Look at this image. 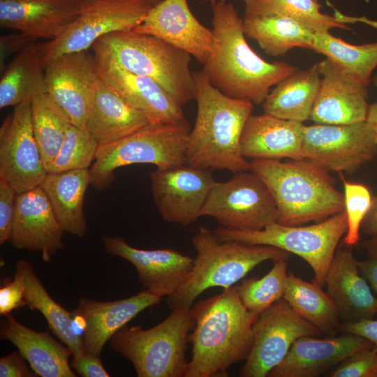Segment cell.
<instances>
[{"label": "cell", "mask_w": 377, "mask_h": 377, "mask_svg": "<svg viewBox=\"0 0 377 377\" xmlns=\"http://www.w3.org/2000/svg\"><path fill=\"white\" fill-rule=\"evenodd\" d=\"M99 145L87 128L71 125L47 172L89 168L96 159Z\"/></svg>", "instance_id": "obj_39"}, {"label": "cell", "mask_w": 377, "mask_h": 377, "mask_svg": "<svg viewBox=\"0 0 377 377\" xmlns=\"http://www.w3.org/2000/svg\"><path fill=\"white\" fill-rule=\"evenodd\" d=\"M304 126L265 112L251 114L241 137L242 156L252 159L303 158Z\"/></svg>", "instance_id": "obj_26"}, {"label": "cell", "mask_w": 377, "mask_h": 377, "mask_svg": "<svg viewBox=\"0 0 377 377\" xmlns=\"http://www.w3.org/2000/svg\"><path fill=\"white\" fill-rule=\"evenodd\" d=\"M91 48L122 68L152 79L182 106L195 99L191 55L159 38L132 30L117 31L103 36Z\"/></svg>", "instance_id": "obj_6"}, {"label": "cell", "mask_w": 377, "mask_h": 377, "mask_svg": "<svg viewBox=\"0 0 377 377\" xmlns=\"http://www.w3.org/2000/svg\"><path fill=\"white\" fill-rule=\"evenodd\" d=\"M320 82L317 64L296 71L269 91L263 103L264 112L300 123L310 119Z\"/></svg>", "instance_id": "obj_31"}, {"label": "cell", "mask_w": 377, "mask_h": 377, "mask_svg": "<svg viewBox=\"0 0 377 377\" xmlns=\"http://www.w3.org/2000/svg\"><path fill=\"white\" fill-rule=\"evenodd\" d=\"M245 36L255 40L269 55H284L295 47L311 49L314 32L298 22L278 15L243 19Z\"/></svg>", "instance_id": "obj_34"}, {"label": "cell", "mask_w": 377, "mask_h": 377, "mask_svg": "<svg viewBox=\"0 0 377 377\" xmlns=\"http://www.w3.org/2000/svg\"><path fill=\"white\" fill-rule=\"evenodd\" d=\"M347 229L346 213L343 210L306 226H290L276 222L259 230H235L219 226L214 232L220 241L272 246L298 256L311 267L313 281L323 288L337 246Z\"/></svg>", "instance_id": "obj_9"}, {"label": "cell", "mask_w": 377, "mask_h": 377, "mask_svg": "<svg viewBox=\"0 0 377 377\" xmlns=\"http://www.w3.org/2000/svg\"><path fill=\"white\" fill-rule=\"evenodd\" d=\"M283 298L295 313L320 332L333 335L339 328L340 318L334 302L315 281L308 282L288 273Z\"/></svg>", "instance_id": "obj_35"}, {"label": "cell", "mask_w": 377, "mask_h": 377, "mask_svg": "<svg viewBox=\"0 0 377 377\" xmlns=\"http://www.w3.org/2000/svg\"><path fill=\"white\" fill-rule=\"evenodd\" d=\"M191 127L185 119L162 124H149L111 143L99 145L90 168V185L103 191L114 180V170L137 163L166 168L186 163Z\"/></svg>", "instance_id": "obj_8"}, {"label": "cell", "mask_w": 377, "mask_h": 377, "mask_svg": "<svg viewBox=\"0 0 377 377\" xmlns=\"http://www.w3.org/2000/svg\"><path fill=\"white\" fill-rule=\"evenodd\" d=\"M191 309L195 324L185 377L226 376L230 366L249 356L258 316L246 309L234 286Z\"/></svg>", "instance_id": "obj_2"}, {"label": "cell", "mask_w": 377, "mask_h": 377, "mask_svg": "<svg viewBox=\"0 0 377 377\" xmlns=\"http://www.w3.org/2000/svg\"><path fill=\"white\" fill-rule=\"evenodd\" d=\"M191 243L197 255L185 281L167 297L171 309L191 308L194 300L208 288H228L263 262L287 260L290 256V253L272 246L220 241L214 230L202 226Z\"/></svg>", "instance_id": "obj_5"}, {"label": "cell", "mask_w": 377, "mask_h": 377, "mask_svg": "<svg viewBox=\"0 0 377 377\" xmlns=\"http://www.w3.org/2000/svg\"><path fill=\"white\" fill-rule=\"evenodd\" d=\"M274 263L272 269L263 277L244 279L236 286L244 306L257 316L283 298L286 289L288 276L286 260Z\"/></svg>", "instance_id": "obj_38"}, {"label": "cell", "mask_w": 377, "mask_h": 377, "mask_svg": "<svg viewBox=\"0 0 377 377\" xmlns=\"http://www.w3.org/2000/svg\"><path fill=\"white\" fill-rule=\"evenodd\" d=\"M373 346L368 339L350 332L327 339L302 337L294 342L284 359L267 376H318L351 355Z\"/></svg>", "instance_id": "obj_21"}, {"label": "cell", "mask_w": 377, "mask_h": 377, "mask_svg": "<svg viewBox=\"0 0 377 377\" xmlns=\"http://www.w3.org/2000/svg\"><path fill=\"white\" fill-rule=\"evenodd\" d=\"M71 365L73 371L82 377H108L98 355L84 354L73 356Z\"/></svg>", "instance_id": "obj_45"}, {"label": "cell", "mask_w": 377, "mask_h": 377, "mask_svg": "<svg viewBox=\"0 0 377 377\" xmlns=\"http://www.w3.org/2000/svg\"><path fill=\"white\" fill-rule=\"evenodd\" d=\"M17 193L4 179L0 178V244L10 241L16 212Z\"/></svg>", "instance_id": "obj_42"}, {"label": "cell", "mask_w": 377, "mask_h": 377, "mask_svg": "<svg viewBox=\"0 0 377 377\" xmlns=\"http://www.w3.org/2000/svg\"><path fill=\"white\" fill-rule=\"evenodd\" d=\"M339 328L344 332L353 333L368 339L377 348V320L372 318L344 323L339 325Z\"/></svg>", "instance_id": "obj_47"}, {"label": "cell", "mask_w": 377, "mask_h": 377, "mask_svg": "<svg viewBox=\"0 0 377 377\" xmlns=\"http://www.w3.org/2000/svg\"><path fill=\"white\" fill-rule=\"evenodd\" d=\"M1 322L0 337L11 342L41 377H75L70 364L72 353L66 346L45 332L34 331L19 323L10 313Z\"/></svg>", "instance_id": "obj_27"}, {"label": "cell", "mask_w": 377, "mask_h": 377, "mask_svg": "<svg viewBox=\"0 0 377 377\" xmlns=\"http://www.w3.org/2000/svg\"><path fill=\"white\" fill-rule=\"evenodd\" d=\"M35 42H36V40L20 32L1 36L0 71L1 72L5 68L6 61L10 55L19 53L29 45Z\"/></svg>", "instance_id": "obj_46"}, {"label": "cell", "mask_w": 377, "mask_h": 377, "mask_svg": "<svg viewBox=\"0 0 377 377\" xmlns=\"http://www.w3.org/2000/svg\"><path fill=\"white\" fill-rule=\"evenodd\" d=\"M373 82L377 87V74ZM366 121L377 135V101L369 105Z\"/></svg>", "instance_id": "obj_50"}, {"label": "cell", "mask_w": 377, "mask_h": 377, "mask_svg": "<svg viewBox=\"0 0 377 377\" xmlns=\"http://www.w3.org/2000/svg\"><path fill=\"white\" fill-rule=\"evenodd\" d=\"M15 269L21 273L24 279L26 306L43 316L49 328L69 348L72 356L84 355L82 337L73 328L72 312L66 310L50 295L29 262L18 260Z\"/></svg>", "instance_id": "obj_32"}, {"label": "cell", "mask_w": 377, "mask_h": 377, "mask_svg": "<svg viewBox=\"0 0 377 377\" xmlns=\"http://www.w3.org/2000/svg\"><path fill=\"white\" fill-rule=\"evenodd\" d=\"M317 65L323 77L310 119L325 124L366 121L369 108L367 87L327 58Z\"/></svg>", "instance_id": "obj_20"}, {"label": "cell", "mask_w": 377, "mask_h": 377, "mask_svg": "<svg viewBox=\"0 0 377 377\" xmlns=\"http://www.w3.org/2000/svg\"><path fill=\"white\" fill-rule=\"evenodd\" d=\"M311 50L325 55L339 68L366 87L377 66V42L354 45L330 32L314 33Z\"/></svg>", "instance_id": "obj_36"}, {"label": "cell", "mask_w": 377, "mask_h": 377, "mask_svg": "<svg viewBox=\"0 0 377 377\" xmlns=\"http://www.w3.org/2000/svg\"><path fill=\"white\" fill-rule=\"evenodd\" d=\"M154 202L162 219L188 226L195 223L215 184L212 169L182 164L149 173Z\"/></svg>", "instance_id": "obj_14"}, {"label": "cell", "mask_w": 377, "mask_h": 377, "mask_svg": "<svg viewBox=\"0 0 377 377\" xmlns=\"http://www.w3.org/2000/svg\"><path fill=\"white\" fill-rule=\"evenodd\" d=\"M132 31L159 38L188 52L202 65L214 43L213 31L198 20L187 0H163L153 6Z\"/></svg>", "instance_id": "obj_18"}, {"label": "cell", "mask_w": 377, "mask_h": 377, "mask_svg": "<svg viewBox=\"0 0 377 377\" xmlns=\"http://www.w3.org/2000/svg\"><path fill=\"white\" fill-rule=\"evenodd\" d=\"M336 250L329 268L325 287L344 323L372 319L377 313L376 297L360 274L351 246Z\"/></svg>", "instance_id": "obj_25"}, {"label": "cell", "mask_w": 377, "mask_h": 377, "mask_svg": "<svg viewBox=\"0 0 377 377\" xmlns=\"http://www.w3.org/2000/svg\"><path fill=\"white\" fill-rule=\"evenodd\" d=\"M320 331L300 317L283 299L262 312L253 325V344L239 374L242 377H265L286 356L300 337Z\"/></svg>", "instance_id": "obj_13"}, {"label": "cell", "mask_w": 377, "mask_h": 377, "mask_svg": "<svg viewBox=\"0 0 377 377\" xmlns=\"http://www.w3.org/2000/svg\"><path fill=\"white\" fill-rule=\"evenodd\" d=\"M47 173L27 101L14 107L0 127V178L20 194L40 186Z\"/></svg>", "instance_id": "obj_15"}, {"label": "cell", "mask_w": 377, "mask_h": 377, "mask_svg": "<svg viewBox=\"0 0 377 377\" xmlns=\"http://www.w3.org/2000/svg\"><path fill=\"white\" fill-rule=\"evenodd\" d=\"M202 216L230 230L251 231L277 222L279 212L267 186L248 170L234 173L226 182H216L201 210Z\"/></svg>", "instance_id": "obj_11"}, {"label": "cell", "mask_w": 377, "mask_h": 377, "mask_svg": "<svg viewBox=\"0 0 377 377\" xmlns=\"http://www.w3.org/2000/svg\"><path fill=\"white\" fill-rule=\"evenodd\" d=\"M47 94L71 124L86 128L101 77L94 54L87 50L61 54L45 66Z\"/></svg>", "instance_id": "obj_16"}, {"label": "cell", "mask_w": 377, "mask_h": 377, "mask_svg": "<svg viewBox=\"0 0 377 377\" xmlns=\"http://www.w3.org/2000/svg\"><path fill=\"white\" fill-rule=\"evenodd\" d=\"M79 10V0H0V26L36 40H51L78 16Z\"/></svg>", "instance_id": "obj_24"}, {"label": "cell", "mask_w": 377, "mask_h": 377, "mask_svg": "<svg viewBox=\"0 0 377 377\" xmlns=\"http://www.w3.org/2000/svg\"><path fill=\"white\" fill-rule=\"evenodd\" d=\"M357 265L360 274L370 283L377 294V259L369 258L366 260L358 261Z\"/></svg>", "instance_id": "obj_49"}, {"label": "cell", "mask_w": 377, "mask_h": 377, "mask_svg": "<svg viewBox=\"0 0 377 377\" xmlns=\"http://www.w3.org/2000/svg\"><path fill=\"white\" fill-rule=\"evenodd\" d=\"M243 19L278 15L288 17L314 33H326L334 28L350 29L347 22H361L377 29V21L366 17L331 16L320 12L321 5L315 0H244Z\"/></svg>", "instance_id": "obj_33"}, {"label": "cell", "mask_w": 377, "mask_h": 377, "mask_svg": "<svg viewBox=\"0 0 377 377\" xmlns=\"http://www.w3.org/2000/svg\"><path fill=\"white\" fill-rule=\"evenodd\" d=\"M377 154V135L367 121L304 126L302 156L328 171L354 173Z\"/></svg>", "instance_id": "obj_12"}, {"label": "cell", "mask_w": 377, "mask_h": 377, "mask_svg": "<svg viewBox=\"0 0 377 377\" xmlns=\"http://www.w3.org/2000/svg\"><path fill=\"white\" fill-rule=\"evenodd\" d=\"M18 351H14L0 359L1 377H36L38 375L26 363Z\"/></svg>", "instance_id": "obj_44"}, {"label": "cell", "mask_w": 377, "mask_h": 377, "mask_svg": "<svg viewBox=\"0 0 377 377\" xmlns=\"http://www.w3.org/2000/svg\"><path fill=\"white\" fill-rule=\"evenodd\" d=\"M64 232L40 186L17 194L10 239L14 247L39 252L43 261L49 263L52 256L64 247Z\"/></svg>", "instance_id": "obj_22"}, {"label": "cell", "mask_w": 377, "mask_h": 377, "mask_svg": "<svg viewBox=\"0 0 377 377\" xmlns=\"http://www.w3.org/2000/svg\"><path fill=\"white\" fill-rule=\"evenodd\" d=\"M343 182L348 223V229L343 244L353 246L359 241L361 224L371 207L373 198L369 189L364 184L345 179Z\"/></svg>", "instance_id": "obj_40"}, {"label": "cell", "mask_w": 377, "mask_h": 377, "mask_svg": "<svg viewBox=\"0 0 377 377\" xmlns=\"http://www.w3.org/2000/svg\"><path fill=\"white\" fill-rule=\"evenodd\" d=\"M250 166L269 189L280 224L320 222L345 210L343 193L328 170L311 160L252 159Z\"/></svg>", "instance_id": "obj_4"}, {"label": "cell", "mask_w": 377, "mask_h": 377, "mask_svg": "<svg viewBox=\"0 0 377 377\" xmlns=\"http://www.w3.org/2000/svg\"><path fill=\"white\" fill-rule=\"evenodd\" d=\"M330 377H377V348L358 351L335 366Z\"/></svg>", "instance_id": "obj_41"}, {"label": "cell", "mask_w": 377, "mask_h": 377, "mask_svg": "<svg viewBox=\"0 0 377 377\" xmlns=\"http://www.w3.org/2000/svg\"><path fill=\"white\" fill-rule=\"evenodd\" d=\"M102 240L108 253L132 264L145 289L161 298L179 289L193 265L194 258L174 249H140L120 236L105 235Z\"/></svg>", "instance_id": "obj_17"}, {"label": "cell", "mask_w": 377, "mask_h": 377, "mask_svg": "<svg viewBox=\"0 0 377 377\" xmlns=\"http://www.w3.org/2000/svg\"><path fill=\"white\" fill-rule=\"evenodd\" d=\"M47 94L39 43L16 54L1 72L0 108L15 107Z\"/></svg>", "instance_id": "obj_30"}, {"label": "cell", "mask_w": 377, "mask_h": 377, "mask_svg": "<svg viewBox=\"0 0 377 377\" xmlns=\"http://www.w3.org/2000/svg\"><path fill=\"white\" fill-rule=\"evenodd\" d=\"M150 1V3L154 6L158 3H160L161 1H162L163 0H149Z\"/></svg>", "instance_id": "obj_52"}, {"label": "cell", "mask_w": 377, "mask_h": 377, "mask_svg": "<svg viewBox=\"0 0 377 377\" xmlns=\"http://www.w3.org/2000/svg\"><path fill=\"white\" fill-rule=\"evenodd\" d=\"M194 324L192 309L178 307L149 329L125 325L110 346L132 363L139 377H185L186 350Z\"/></svg>", "instance_id": "obj_7"}, {"label": "cell", "mask_w": 377, "mask_h": 377, "mask_svg": "<svg viewBox=\"0 0 377 377\" xmlns=\"http://www.w3.org/2000/svg\"><path fill=\"white\" fill-rule=\"evenodd\" d=\"M369 258L377 259V236L371 237L363 244Z\"/></svg>", "instance_id": "obj_51"}, {"label": "cell", "mask_w": 377, "mask_h": 377, "mask_svg": "<svg viewBox=\"0 0 377 377\" xmlns=\"http://www.w3.org/2000/svg\"><path fill=\"white\" fill-rule=\"evenodd\" d=\"M212 14L214 43L202 73L225 95L263 104L272 87L298 69L283 61L267 62L251 48L243 18L232 3L217 1Z\"/></svg>", "instance_id": "obj_1"}, {"label": "cell", "mask_w": 377, "mask_h": 377, "mask_svg": "<svg viewBox=\"0 0 377 377\" xmlns=\"http://www.w3.org/2000/svg\"><path fill=\"white\" fill-rule=\"evenodd\" d=\"M161 300L145 289L128 298L110 302L81 297L71 312L84 322L82 337L84 353L100 356L105 343L119 330Z\"/></svg>", "instance_id": "obj_23"}, {"label": "cell", "mask_w": 377, "mask_h": 377, "mask_svg": "<svg viewBox=\"0 0 377 377\" xmlns=\"http://www.w3.org/2000/svg\"><path fill=\"white\" fill-rule=\"evenodd\" d=\"M315 1H318V0H315Z\"/></svg>", "instance_id": "obj_54"}, {"label": "cell", "mask_w": 377, "mask_h": 377, "mask_svg": "<svg viewBox=\"0 0 377 377\" xmlns=\"http://www.w3.org/2000/svg\"><path fill=\"white\" fill-rule=\"evenodd\" d=\"M360 231L367 236H377V196L372 198L371 207L361 224Z\"/></svg>", "instance_id": "obj_48"}, {"label": "cell", "mask_w": 377, "mask_h": 377, "mask_svg": "<svg viewBox=\"0 0 377 377\" xmlns=\"http://www.w3.org/2000/svg\"><path fill=\"white\" fill-rule=\"evenodd\" d=\"M193 73L197 115L188 136L186 164L233 173L250 170V162L242 156L240 142L253 104L225 95L202 71Z\"/></svg>", "instance_id": "obj_3"}, {"label": "cell", "mask_w": 377, "mask_h": 377, "mask_svg": "<svg viewBox=\"0 0 377 377\" xmlns=\"http://www.w3.org/2000/svg\"><path fill=\"white\" fill-rule=\"evenodd\" d=\"M101 78L114 89L151 124L185 119L182 106L152 79L129 72L109 57L94 53Z\"/></svg>", "instance_id": "obj_19"}, {"label": "cell", "mask_w": 377, "mask_h": 377, "mask_svg": "<svg viewBox=\"0 0 377 377\" xmlns=\"http://www.w3.org/2000/svg\"><path fill=\"white\" fill-rule=\"evenodd\" d=\"M31 117L33 133L47 171L72 124L48 94L40 95L31 101Z\"/></svg>", "instance_id": "obj_37"}, {"label": "cell", "mask_w": 377, "mask_h": 377, "mask_svg": "<svg viewBox=\"0 0 377 377\" xmlns=\"http://www.w3.org/2000/svg\"><path fill=\"white\" fill-rule=\"evenodd\" d=\"M149 124L143 114L101 78L86 126L99 145L117 141Z\"/></svg>", "instance_id": "obj_28"}, {"label": "cell", "mask_w": 377, "mask_h": 377, "mask_svg": "<svg viewBox=\"0 0 377 377\" xmlns=\"http://www.w3.org/2000/svg\"><path fill=\"white\" fill-rule=\"evenodd\" d=\"M212 4V6L214 5L218 0H209Z\"/></svg>", "instance_id": "obj_53"}, {"label": "cell", "mask_w": 377, "mask_h": 377, "mask_svg": "<svg viewBox=\"0 0 377 377\" xmlns=\"http://www.w3.org/2000/svg\"><path fill=\"white\" fill-rule=\"evenodd\" d=\"M24 306H26L24 279L21 273L15 269L13 279L5 280L0 288V314L6 316Z\"/></svg>", "instance_id": "obj_43"}, {"label": "cell", "mask_w": 377, "mask_h": 377, "mask_svg": "<svg viewBox=\"0 0 377 377\" xmlns=\"http://www.w3.org/2000/svg\"><path fill=\"white\" fill-rule=\"evenodd\" d=\"M78 16L56 38L39 43L45 66L58 56L87 50L98 39L131 31L153 6L149 0H79Z\"/></svg>", "instance_id": "obj_10"}, {"label": "cell", "mask_w": 377, "mask_h": 377, "mask_svg": "<svg viewBox=\"0 0 377 377\" xmlns=\"http://www.w3.org/2000/svg\"><path fill=\"white\" fill-rule=\"evenodd\" d=\"M90 182V169H75L47 172L40 186L64 231L78 237L87 231L84 202Z\"/></svg>", "instance_id": "obj_29"}]
</instances>
